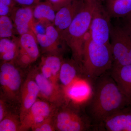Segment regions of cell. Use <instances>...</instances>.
Returning <instances> with one entry per match:
<instances>
[{
  "label": "cell",
  "mask_w": 131,
  "mask_h": 131,
  "mask_svg": "<svg viewBox=\"0 0 131 131\" xmlns=\"http://www.w3.org/2000/svg\"><path fill=\"white\" fill-rule=\"evenodd\" d=\"M93 82V95L85 105L86 114L94 129H98L108 118L131 106V100L122 93L108 72Z\"/></svg>",
  "instance_id": "6da1fadb"
},
{
  "label": "cell",
  "mask_w": 131,
  "mask_h": 131,
  "mask_svg": "<svg viewBox=\"0 0 131 131\" xmlns=\"http://www.w3.org/2000/svg\"><path fill=\"white\" fill-rule=\"evenodd\" d=\"M98 0H83L81 7L62 39L72 51L73 58L82 66L85 36L89 30L93 13Z\"/></svg>",
  "instance_id": "7a4b0ae2"
},
{
  "label": "cell",
  "mask_w": 131,
  "mask_h": 131,
  "mask_svg": "<svg viewBox=\"0 0 131 131\" xmlns=\"http://www.w3.org/2000/svg\"><path fill=\"white\" fill-rule=\"evenodd\" d=\"M113 65L110 45L96 43L90 35L85 38L82 62L83 73L85 77L94 81L109 72Z\"/></svg>",
  "instance_id": "3957f363"
},
{
  "label": "cell",
  "mask_w": 131,
  "mask_h": 131,
  "mask_svg": "<svg viewBox=\"0 0 131 131\" xmlns=\"http://www.w3.org/2000/svg\"><path fill=\"white\" fill-rule=\"evenodd\" d=\"M79 107L67 102L58 107L52 117L56 130L83 131L94 129L86 114H82L78 111Z\"/></svg>",
  "instance_id": "277c9868"
},
{
  "label": "cell",
  "mask_w": 131,
  "mask_h": 131,
  "mask_svg": "<svg viewBox=\"0 0 131 131\" xmlns=\"http://www.w3.org/2000/svg\"><path fill=\"white\" fill-rule=\"evenodd\" d=\"M23 77L20 71L13 62H2L0 68L2 97L9 102H20Z\"/></svg>",
  "instance_id": "5b68a950"
},
{
  "label": "cell",
  "mask_w": 131,
  "mask_h": 131,
  "mask_svg": "<svg viewBox=\"0 0 131 131\" xmlns=\"http://www.w3.org/2000/svg\"><path fill=\"white\" fill-rule=\"evenodd\" d=\"M130 31V28L124 20L121 25L112 24L110 43L113 58L112 68L131 64L128 42Z\"/></svg>",
  "instance_id": "8992f818"
},
{
  "label": "cell",
  "mask_w": 131,
  "mask_h": 131,
  "mask_svg": "<svg viewBox=\"0 0 131 131\" xmlns=\"http://www.w3.org/2000/svg\"><path fill=\"white\" fill-rule=\"evenodd\" d=\"M110 19L101 0H98L93 13L89 29V35L92 40L98 43L110 45L112 24Z\"/></svg>",
  "instance_id": "52a82bcc"
},
{
  "label": "cell",
  "mask_w": 131,
  "mask_h": 131,
  "mask_svg": "<svg viewBox=\"0 0 131 131\" xmlns=\"http://www.w3.org/2000/svg\"><path fill=\"white\" fill-rule=\"evenodd\" d=\"M31 74L39 89V94L42 100L52 103L58 108L67 102L62 88L45 77L39 69H33Z\"/></svg>",
  "instance_id": "ba28073f"
},
{
  "label": "cell",
  "mask_w": 131,
  "mask_h": 131,
  "mask_svg": "<svg viewBox=\"0 0 131 131\" xmlns=\"http://www.w3.org/2000/svg\"><path fill=\"white\" fill-rule=\"evenodd\" d=\"M92 82L85 77L77 78L68 86L62 89L66 100L78 106L86 105L93 93Z\"/></svg>",
  "instance_id": "9c48e42d"
},
{
  "label": "cell",
  "mask_w": 131,
  "mask_h": 131,
  "mask_svg": "<svg viewBox=\"0 0 131 131\" xmlns=\"http://www.w3.org/2000/svg\"><path fill=\"white\" fill-rule=\"evenodd\" d=\"M17 40L18 50L14 63L20 67H27L40 56L36 35L32 33H27L19 35Z\"/></svg>",
  "instance_id": "30bf717a"
},
{
  "label": "cell",
  "mask_w": 131,
  "mask_h": 131,
  "mask_svg": "<svg viewBox=\"0 0 131 131\" xmlns=\"http://www.w3.org/2000/svg\"><path fill=\"white\" fill-rule=\"evenodd\" d=\"M57 107L47 101L38 99L21 121V131L28 130L52 117Z\"/></svg>",
  "instance_id": "8fae6325"
},
{
  "label": "cell",
  "mask_w": 131,
  "mask_h": 131,
  "mask_svg": "<svg viewBox=\"0 0 131 131\" xmlns=\"http://www.w3.org/2000/svg\"><path fill=\"white\" fill-rule=\"evenodd\" d=\"M33 7H15L12 10L10 17L12 18L15 32L19 35L34 31L35 20L33 13Z\"/></svg>",
  "instance_id": "7c38bea8"
},
{
  "label": "cell",
  "mask_w": 131,
  "mask_h": 131,
  "mask_svg": "<svg viewBox=\"0 0 131 131\" xmlns=\"http://www.w3.org/2000/svg\"><path fill=\"white\" fill-rule=\"evenodd\" d=\"M36 37L38 45L47 54L60 55L63 51V45L66 44L52 24L47 26L45 34H37Z\"/></svg>",
  "instance_id": "4fadbf2b"
},
{
  "label": "cell",
  "mask_w": 131,
  "mask_h": 131,
  "mask_svg": "<svg viewBox=\"0 0 131 131\" xmlns=\"http://www.w3.org/2000/svg\"><path fill=\"white\" fill-rule=\"evenodd\" d=\"M39 89L30 73L22 85L19 115L21 122L39 96Z\"/></svg>",
  "instance_id": "5bb4252c"
},
{
  "label": "cell",
  "mask_w": 131,
  "mask_h": 131,
  "mask_svg": "<svg viewBox=\"0 0 131 131\" xmlns=\"http://www.w3.org/2000/svg\"><path fill=\"white\" fill-rule=\"evenodd\" d=\"M130 106L124 108L108 118L98 129L108 131H131Z\"/></svg>",
  "instance_id": "9a60e30c"
},
{
  "label": "cell",
  "mask_w": 131,
  "mask_h": 131,
  "mask_svg": "<svg viewBox=\"0 0 131 131\" xmlns=\"http://www.w3.org/2000/svg\"><path fill=\"white\" fill-rule=\"evenodd\" d=\"M83 0H73L56 13L53 25L61 34L69 26L81 7Z\"/></svg>",
  "instance_id": "2e32d148"
},
{
  "label": "cell",
  "mask_w": 131,
  "mask_h": 131,
  "mask_svg": "<svg viewBox=\"0 0 131 131\" xmlns=\"http://www.w3.org/2000/svg\"><path fill=\"white\" fill-rule=\"evenodd\" d=\"M63 60L60 55L46 54L41 59L39 70L45 77L59 84V75Z\"/></svg>",
  "instance_id": "e0dca14e"
},
{
  "label": "cell",
  "mask_w": 131,
  "mask_h": 131,
  "mask_svg": "<svg viewBox=\"0 0 131 131\" xmlns=\"http://www.w3.org/2000/svg\"><path fill=\"white\" fill-rule=\"evenodd\" d=\"M84 76L81 66L73 58L63 60L59 75L58 81L62 89L68 86L77 78Z\"/></svg>",
  "instance_id": "ac0fdd59"
},
{
  "label": "cell",
  "mask_w": 131,
  "mask_h": 131,
  "mask_svg": "<svg viewBox=\"0 0 131 131\" xmlns=\"http://www.w3.org/2000/svg\"><path fill=\"white\" fill-rule=\"evenodd\" d=\"M108 73L122 93L131 100V64L112 68Z\"/></svg>",
  "instance_id": "d6986e66"
},
{
  "label": "cell",
  "mask_w": 131,
  "mask_h": 131,
  "mask_svg": "<svg viewBox=\"0 0 131 131\" xmlns=\"http://www.w3.org/2000/svg\"><path fill=\"white\" fill-rule=\"evenodd\" d=\"M105 7L111 18H123L131 13V0H106Z\"/></svg>",
  "instance_id": "ffe728a7"
},
{
  "label": "cell",
  "mask_w": 131,
  "mask_h": 131,
  "mask_svg": "<svg viewBox=\"0 0 131 131\" xmlns=\"http://www.w3.org/2000/svg\"><path fill=\"white\" fill-rule=\"evenodd\" d=\"M18 46L17 38L13 37L0 39V58L2 62L14 63L18 55Z\"/></svg>",
  "instance_id": "44dd1931"
},
{
  "label": "cell",
  "mask_w": 131,
  "mask_h": 131,
  "mask_svg": "<svg viewBox=\"0 0 131 131\" xmlns=\"http://www.w3.org/2000/svg\"><path fill=\"white\" fill-rule=\"evenodd\" d=\"M33 13L35 20L53 24L56 12L51 4L46 0L34 6Z\"/></svg>",
  "instance_id": "7402d4cb"
},
{
  "label": "cell",
  "mask_w": 131,
  "mask_h": 131,
  "mask_svg": "<svg viewBox=\"0 0 131 131\" xmlns=\"http://www.w3.org/2000/svg\"><path fill=\"white\" fill-rule=\"evenodd\" d=\"M21 125L19 115L9 112L0 121V131H21Z\"/></svg>",
  "instance_id": "603a6c76"
},
{
  "label": "cell",
  "mask_w": 131,
  "mask_h": 131,
  "mask_svg": "<svg viewBox=\"0 0 131 131\" xmlns=\"http://www.w3.org/2000/svg\"><path fill=\"white\" fill-rule=\"evenodd\" d=\"M15 32L11 17L9 16H0V38L13 37Z\"/></svg>",
  "instance_id": "cb8c5ba5"
},
{
  "label": "cell",
  "mask_w": 131,
  "mask_h": 131,
  "mask_svg": "<svg viewBox=\"0 0 131 131\" xmlns=\"http://www.w3.org/2000/svg\"><path fill=\"white\" fill-rule=\"evenodd\" d=\"M16 3L14 0H0V16L10 15Z\"/></svg>",
  "instance_id": "d4e9b609"
},
{
  "label": "cell",
  "mask_w": 131,
  "mask_h": 131,
  "mask_svg": "<svg viewBox=\"0 0 131 131\" xmlns=\"http://www.w3.org/2000/svg\"><path fill=\"white\" fill-rule=\"evenodd\" d=\"M52 117L49 118L45 121L32 127L33 131H56L53 118Z\"/></svg>",
  "instance_id": "484cf974"
},
{
  "label": "cell",
  "mask_w": 131,
  "mask_h": 131,
  "mask_svg": "<svg viewBox=\"0 0 131 131\" xmlns=\"http://www.w3.org/2000/svg\"><path fill=\"white\" fill-rule=\"evenodd\" d=\"M50 24H51L35 20L34 28L35 35L45 34L46 33L47 26Z\"/></svg>",
  "instance_id": "4316f807"
},
{
  "label": "cell",
  "mask_w": 131,
  "mask_h": 131,
  "mask_svg": "<svg viewBox=\"0 0 131 131\" xmlns=\"http://www.w3.org/2000/svg\"><path fill=\"white\" fill-rule=\"evenodd\" d=\"M51 4L56 12L61 8L69 4L73 0H46Z\"/></svg>",
  "instance_id": "83f0119b"
},
{
  "label": "cell",
  "mask_w": 131,
  "mask_h": 131,
  "mask_svg": "<svg viewBox=\"0 0 131 131\" xmlns=\"http://www.w3.org/2000/svg\"><path fill=\"white\" fill-rule=\"evenodd\" d=\"M41 0H14L16 3L23 6L33 7L41 2Z\"/></svg>",
  "instance_id": "f1b7e54d"
},
{
  "label": "cell",
  "mask_w": 131,
  "mask_h": 131,
  "mask_svg": "<svg viewBox=\"0 0 131 131\" xmlns=\"http://www.w3.org/2000/svg\"><path fill=\"white\" fill-rule=\"evenodd\" d=\"M5 101L3 98H1L0 100V121H1L3 118L9 112H8L7 108L6 106Z\"/></svg>",
  "instance_id": "f546056e"
},
{
  "label": "cell",
  "mask_w": 131,
  "mask_h": 131,
  "mask_svg": "<svg viewBox=\"0 0 131 131\" xmlns=\"http://www.w3.org/2000/svg\"><path fill=\"white\" fill-rule=\"evenodd\" d=\"M123 19L131 29V13L125 18H123Z\"/></svg>",
  "instance_id": "4dcf8cb0"
}]
</instances>
